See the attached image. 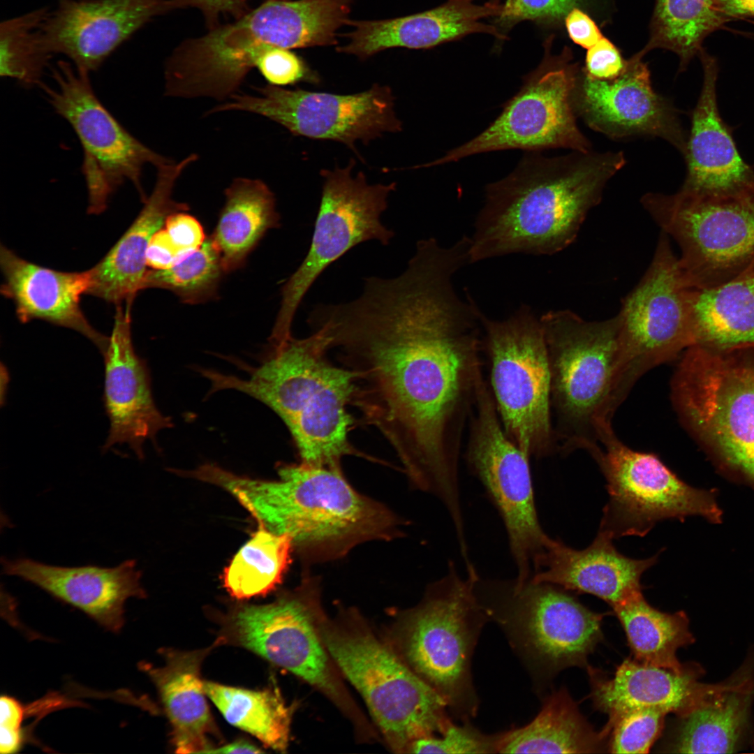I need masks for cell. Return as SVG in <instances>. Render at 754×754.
Returning <instances> with one entry per match:
<instances>
[{"mask_svg": "<svg viewBox=\"0 0 754 754\" xmlns=\"http://www.w3.org/2000/svg\"><path fill=\"white\" fill-rule=\"evenodd\" d=\"M460 267L448 253L419 250L398 276L368 277L357 298L311 315L355 375L350 405L392 448L412 488L444 505L461 498L464 436L485 379L480 309L452 285Z\"/></svg>", "mask_w": 754, "mask_h": 754, "instance_id": "1", "label": "cell"}, {"mask_svg": "<svg viewBox=\"0 0 754 754\" xmlns=\"http://www.w3.org/2000/svg\"><path fill=\"white\" fill-rule=\"evenodd\" d=\"M626 163L622 151H574L554 158L529 151L506 177L487 186L470 263L563 250L575 240L607 183Z\"/></svg>", "mask_w": 754, "mask_h": 754, "instance_id": "2", "label": "cell"}, {"mask_svg": "<svg viewBox=\"0 0 754 754\" xmlns=\"http://www.w3.org/2000/svg\"><path fill=\"white\" fill-rule=\"evenodd\" d=\"M279 479L240 477L207 465L203 481L230 493L259 526L288 535L307 565L340 559L357 546L401 535L402 520L357 491L342 468L299 464L278 468Z\"/></svg>", "mask_w": 754, "mask_h": 754, "instance_id": "3", "label": "cell"}, {"mask_svg": "<svg viewBox=\"0 0 754 754\" xmlns=\"http://www.w3.org/2000/svg\"><path fill=\"white\" fill-rule=\"evenodd\" d=\"M331 339L324 328L274 344L271 355L246 379L211 371L213 391L235 390L265 404L284 422L300 462L341 468L343 458L364 457L351 444L353 422L347 411L355 390L352 371L328 357Z\"/></svg>", "mask_w": 754, "mask_h": 754, "instance_id": "4", "label": "cell"}, {"mask_svg": "<svg viewBox=\"0 0 754 754\" xmlns=\"http://www.w3.org/2000/svg\"><path fill=\"white\" fill-rule=\"evenodd\" d=\"M550 373V404L556 453L577 450L593 458L612 430L614 391L621 318L586 321L570 310L540 318Z\"/></svg>", "mask_w": 754, "mask_h": 754, "instance_id": "5", "label": "cell"}, {"mask_svg": "<svg viewBox=\"0 0 754 754\" xmlns=\"http://www.w3.org/2000/svg\"><path fill=\"white\" fill-rule=\"evenodd\" d=\"M318 27L309 0H265L234 22L179 45L165 63V94L228 99L265 50L310 47Z\"/></svg>", "mask_w": 754, "mask_h": 754, "instance_id": "6", "label": "cell"}, {"mask_svg": "<svg viewBox=\"0 0 754 754\" xmlns=\"http://www.w3.org/2000/svg\"><path fill=\"white\" fill-rule=\"evenodd\" d=\"M674 406L719 464L754 490V345H693L671 383Z\"/></svg>", "mask_w": 754, "mask_h": 754, "instance_id": "7", "label": "cell"}, {"mask_svg": "<svg viewBox=\"0 0 754 754\" xmlns=\"http://www.w3.org/2000/svg\"><path fill=\"white\" fill-rule=\"evenodd\" d=\"M466 574L463 577L449 561L445 575L429 584L421 602L404 614L401 640L406 664L464 717L477 711L471 661L490 616L475 593V566Z\"/></svg>", "mask_w": 754, "mask_h": 754, "instance_id": "8", "label": "cell"}, {"mask_svg": "<svg viewBox=\"0 0 754 754\" xmlns=\"http://www.w3.org/2000/svg\"><path fill=\"white\" fill-rule=\"evenodd\" d=\"M317 628L332 658L363 697L385 738L407 752L419 738L441 734L451 721L445 700L371 633L324 621Z\"/></svg>", "mask_w": 754, "mask_h": 754, "instance_id": "9", "label": "cell"}, {"mask_svg": "<svg viewBox=\"0 0 754 754\" xmlns=\"http://www.w3.org/2000/svg\"><path fill=\"white\" fill-rule=\"evenodd\" d=\"M483 348L489 363L490 390L503 428L530 459L556 453L550 373L540 319L523 304L503 320L480 310Z\"/></svg>", "mask_w": 754, "mask_h": 754, "instance_id": "10", "label": "cell"}, {"mask_svg": "<svg viewBox=\"0 0 754 754\" xmlns=\"http://www.w3.org/2000/svg\"><path fill=\"white\" fill-rule=\"evenodd\" d=\"M641 202L678 243L692 288L722 283L754 265V199L681 188L670 195L646 193Z\"/></svg>", "mask_w": 754, "mask_h": 754, "instance_id": "11", "label": "cell"}, {"mask_svg": "<svg viewBox=\"0 0 754 754\" xmlns=\"http://www.w3.org/2000/svg\"><path fill=\"white\" fill-rule=\"evenodd\" d=\"M52 84L43 82L39 87L80 142L88 212H104L111 196L128 182L145 201L144 167L157 168L172 160L144 145L115 119L96 95L89 71L61 60L52 68Z\"/></svg>", "mask_w": 754, "mask_h": 754, "instance_id": "12", "label": "cell"}, {"mask_svg": "<svg viewBox=\"0 0 754 754\" xmlns=\"http://www.w3.org/2000/svg\"><path fill=\"white\" fill-rule=\"evenodd\" d=\"M691 286L661 231L644 276L624 298L619 314V360L614 387L616 406L650 369L695 344L690 303Z\"/></svg>", "mask_w": 754, "mask_h": 754, "instance_id": "13", "label": "cell"}, {"mask_svg": "<svg viewBox=\"0 0 754 754\" xmlns=\"http://www.w3.org/2000/svg\"><path fill=\"white\" fill-rule=\"evenodd\" d=\"M475 593L489 616L510 626L524 651L550 672L587 667L589 655L603 640L604 614L557 585L479 575Z\"/></svg>", "mask_w": 754, "mask_h": 754, "instance_id": "14", "label": "cell"}, {"mask_svg": "<svg viewBox=\"0 0 754 754\" xmlns=\"http://www.w3.org/2000/svg\"><path fill=\"white\" fill-rule=\"evenodd\" d=\"M594 459L607 482L608 501L598 531L612 539L646 535L659 522L698 516L720 524L723 512L715 489L693 487L653 453L633 450L614 431L601 441Z\"/></svg>", "mask_w": 754, "mask_h": 754, "instance_id": "15", "label": "cell"}, {"mask_svg": "<svg viewBox=\"0 0 754 754\" xmlns=\"http://www.w3.org/2000/svg\"><path fill=\"white\" fill-rule=\"evenodd\" d=\"M354 163L351 161L345 168L320 172L323 185L311 243L304 259L282 288L272 341L292 336L293 320L300 303L330 265L362 242L377 240L387 245L394 235L380 219L396 184H369L362 172L353 175Z\"/></svg>", "mask_w": 754, "mask_h": 754, "instance_id": "16", "label": "cell"}, {"mask_svg": "<svg viewBox=\"0 0 754 754\" xmlns=\"http://www.w3.org/2000/svg\"><path fill=\"white\" fill-rule=\"evenodd\" d=\"M464 459L496 509L507 533L517 581L530 580L533 562L550 537L540 523L530 460L506 435L488 383L480 385L468 427Z\"/></svg>", "mask_w": 754, "mask_h": 754, "instance_id": "17", "label": "cell"}, {"mask_svg": "<svg viewBox=\"0 0 754 754\" xmlns=\"http://www.w3.org/2000/svg\"><path fill=\"white\" fill-rule=\"evenodd\" d=\"M580 69L569 50L552 55L549 50L540 65L524 79L519 91L501 114L474 138L441 158L420 165L429 168L455 162L474 154L511 149L538 151L566 148L591 151L589 140L577 124L572 96Z\"/></svg>", "mask_w": 754, "mask_h": 754, "instance_id": "18", "label": "cell"}, {"mask_svg": "<svg viewBox=\"0 0 754 754\" xmlns=\"http://www.w3.org/2000/svg\"><path fill=\"white\" fill-rule=\"evenodd\" d=\"M320 589L318 577L307 572L294 592L274 603L238 607L224 621L217 641L253 651L343 706L346 697L316 626Z\"/></svg>", "mask_w": 754, "mask_h": 754, "instance_id": "19", "label": "cell"}, {"mask_svg": "<svg viewBox=\"0 0 754 754\" xmlns=\"http://www.w3.org/2000/svg\"><path fill=\"white\" fill-rule=\"evenodd\" d=\"M258 94H235L206 114L243 111L259 114L294 135L342 142L351 149L386 133L401 130L394 110V97L387 86L374 84L353 94L289 89L267 84Z\"/></svg>", "mask_w": 754, "mask_h": 754, "instance_id": "20", "label": "cell"}, {"mask_svg": "<svg viewBox=\"0 0 754 754\" xmlns=\"http://www.w3.org/2000/svg\"><path fill=\"white\" fill-rule=\"evenodd\" d=\"M644 54L627 60L623 73L611 80L592 79L580 69L572 96L575 112L610 138H660L683 154L687 136L678 112L653 89Z\"/></svg>", "mask_w": 754, "mask_h": 754, "instance_id": "21", "label": "cell"}, {"mask_svg": "<svg viewBox=\"0 0 754 754\" xmlns=\"http://www.w3.org/2000/svg\"><path fill=\"white\" fill-rule=\"evenodd\" d=\"M172 10L171 0H57L41 27L51 54L76 67L96 71L154 17Z\"/></svg>", "mask_w": 754, "mask_h": 754, "instance_id": "22", "label": "cell"}, {"mask_svg": "<svg viewBox=\"0 0 754 754\" xmlns=\"http://www.w3.org/2000/svg\"><path fill=\"white\" fill-rule=\"evenodd\" d=\"M128 307L130 304L123 310L118 306L111 336L102 354L103 402L110 421L103 449L126 444L142 458L144 443L172 423L157 408L146 364L133 348Z\"/></svg>", "mask_w": 754, "mask_h": 754, "instance_id": "23", "label": "cell"}, {"mask_svg": "<svg viewBox=\"0 0 754 754\" xmlns=\"http://www.w3.org/2000/svg\"><path fill=\"white\" fill-rule=\"evenodd\" d=\"M699 56L703 83L692 111L690 131L683 154L687 171L681 189L754 199V170L740 156L732 131L718 111L717 61L702 49Z\"/></svg>", "mask_w": 754, "mask_h": 754, "instance_id": "24", "label": "cell"}, {"mask_svg": "<svg viewBox=\"0 0 754 754\" xmlns=\"http://www.w3.org/2000/svg\"><path fill=\"white\" fill-rule=\"evenodd\" d=\"M3 572L28 582L118 633L124 625L125 603L145 592L134 560L112 568L93 565L64 567L30 559H2Z\"/></svg>", "mask_w": 754, "mask_h": 754, "instance_id": "25", "label": "cell"}, {"mask_svg": "<svg viewBox=\"0 0 754 754\" xmlns=\"http://www.w3.org/2000/svg\"><path fill=\"white\" fill-rule=\"evenodd\" d=\"M198 158L191 154L179 162L171 161L156 168L154 188L138 216L105 256L89 269L87 293L116 304H131L144 289L149 243L171 214L189 209L186 203L173 200L172 193L182 172Z\"/></svg>", "mask_w": 754, "mask_h": 754, "instance_id": "26", "label": "cell"}, {"mask_svg": "<svg viewBox=\"0 0 754 754\" xmlns=\"http://www.w3.org/2000/svg\"><path fill=\"white\" fill-rule=\"evenodd\" d=\"M594 707L611 722L636 709L653 708L683 717L704 705L717 683L700 681L704 674L698 663H685L681 672L625 659L611 677L587 666Z\"/></svg>", "mask_w": 754, "mask_h": 754, "instance_id": "27", "label": "cell"}, {"mask_svg": "<svg viewBox=\"0 0 754 754\" xmlns=\"http://www.w3.org/2000/svg\"><path fill=\"white\" fill-rule=\"evenodd\" d=\"M605 533L586 548L577 550L550 538L533 562L531 580L561 586L569 591L595 596L613 607L642 591L643 573L658 554L644 559L620 553Z\"/></svg>", "mask_w": 754, "mask_h": 754, "instance_id": "28", "label": "cell"}, {"mask_svg": "<svg viewBox=\"0 0 754 754\" xmlns=\"http://www.w3.org/2000/svg\"><path fill=\"white\" fill-rule=\"evenodd\" d=\"M472 1L448 0L433 9L392 19L349 20L347 24L353 29L345 35L347 43L337 50L364 59L389 48L427 49L475 33L505 39L495 26L480 22L498 16L502 5L497 1L476 5Z\"/></svg>", "mask_w": 754, "mask_h": 754, "instance_id": "29", "label": "cell"}, {"mask_svg": "<svg viewBox=\"0 0 754 754\" xmlns=\"http://www.w3.org/2000/svg\"><path fill=\"white\" fill-rule=\"evenodd\" d=\"M0 265L4 276L1 293L13 300L22 323L39 319L80 333L103 354L109 337L96 331L80 307V297L90 286L89 270L66 272L27 261L1 245Z\"/></svg>", "mask_w": 754, "mask_h": 754, "instance_id": "30", "label": "cell"}, {"mask_svg": "<svg viewBox=\"0 0 754 754\" xmlns=\"http://www.w3.org/2000/svg\"><path fill=\"white\" fill-rule=\"evenodd\" d=\"M754 702V650L725 681L718 683L709 700L680 717L669 752L726 753L741 748L751 735Z\"/></svg>", "mask_w": 754, "mask_h": 754, "instance_id": "31", "label": "cell"}, {"mask_svg": "<svg viewBox=\"0 0 754 754\" xmlns=\"http://www.w3.org/2000/svg\"><path fill=\"white\" fill-rule=\"evenodd\" d=\"M216 644L191 651L167 650L163 666L145 665L171 724L176 753H207L214 748L211 737L216 732L200 672L205 658Z\"/></svg>", "mask_w": 754, "mask_h": 754, "instance_id": "32", "label": "cell"}, {"mask_svg": "<svg viewBox=\"0 0 754 754\" xmlns=\"http://www.w3.org/2000/svg\"><path fill=\"white\" fill-rule=\"evenodd\" d=\"M695 345H754V265L722 283L691 288Z\"/></svg>", "mask_w": 754, "mask_h": 754, "instance_id": "33", "label": "cell"}, {"mask_svg": "<svg viewBox=\"0 0 754 754\" xmlns=\"http://www.w3.org/2000/svg\"><path fill=\"white\" fill-rule=\"evenodd\" d=\"M568 691L552 693L528 724L503 732L498 753H597L607 748Z\"/></svg>", "mask_w": 754, "mask_h": 754, "instance_id": "34", "label": "cell"}, {"mask_svg": "<svg viewBox=\"0 0 754 754\" xmlns=\"http://www.w3.org/2000/svg\"><path fill=\"white\" fill-rule=\"evenodd\" d=\"M226 202L211 237L226 272L239 268L265 232L279 226L275 196L258 179L239 177L225 190Z\"/></svg>", "mask_w": 754, "mask_h": 754, "instance_id": "35", "label": "cell"}, {"mask_svg": "<svg viewBox=\"0 0 754 754\" xmlns=\"http://www.w3.org/2000/svg\"><path fill=\"white\" fill-rule=\"evenodd\" d=\"M625 631L633 658L639 663L681 672L679 649L695 641L683 611L666 613L652 607L642 591L612 607Z\"/></svg>", "mask_w": 754, "mask_h": 754, "instance_id": "36", "label": "cell"}, {"mask_svg": "<svg viewBox=\"0 0 754 754\" xmlns=\"http://www.w3.org/2000/svg\"><path fill=\"white\" fill-rule=\"evenodd\" d=\"M207 696L231 725L251 734L266 746L287 748L290 710L276 689L254 690L204 681Z\"/></svg>", "mask_w": 754, "mask_h": 754, "instance_id": "37", "label": "cell"}, {"mask_svg": "<svg viewBox=\"0 0 754 754\" xmlns=\"http://www.w3.org/2000/svg\"><path fill=\"white\" fill-rule=\"evenodd\" d=\"M726 18L714 0H656L650 40L642 50L662 48L676 53L680 71L699 54L704 39Z\"/></svg>", "mask_w": 754, "mask_h": 754, "instance_id": "38", "label": "cell"}, {"mask_svg": "<svg viewBox=\"0 0 754 754\" xmlns=\"http://www.w3.org/2000/svg\"><path fill=\"white\" fill-rule=\"evenodd\" d=\"M293 549L288 535L258 526L226 568L224 586L237 599L268 593L281 582Z\"/></svg>", "mask_w": 754, "mask_h": 754, "instance_id": "39", "label": "cell"}, {"mask_svg": "<svg viewBox=\"0 0 754 754\" xmlns=\"http://www.w3.org/2000/svg\"><path fill=\"white\" fill-rule=\"evenodd\" d=\"M49 9L41 7L0 24V75L24 87H39L52 56L41 27Z\"/></svg>", "mask_w": 754, "mask_h": 754, "instance_id": "40", "label": "cell"}, {"mask_svg": "<svg viewBox=\"0 0 754 754\" xmlns=\"http://www.w3.org/2000/svg\"><path fill=\"white\" fill-rule=\"evenodd\" d=\"M226 272L220 253L211 237L167 269L147 271L144 289L160 288L176 294L186 303L204 302L215 295Z\"/></svg>", "mask_w": 754, "mask_h": 754, "instance_id": "41", "label": "cell"}, {"mask_svg": "<svg viewBox=\"0 0 754 754\" xmlns=\"http://www.w3.org/2000/svg\"><path fill=\"white\" fill-rule=\"evenodd\" d=\"M667 713L657 709H636L626 711L601 730L609 736L608 752L612 753H647L659 737Z\"/></svg>", "mask_w": 754, "mask_h": 754, "instance_id": "42", "label": "cell"}, {"mask_svg": "<svg viewBox=\"0 0 754 754\" xmlns=\"http://www.w3.org/2000/svg\"><path fill=\"white\" fill-rule=\"evenodd\" d=\"M502 733L487 735L469 724L457 725L452 720L440 737L419 738L409 746L411 753H495Z\"/></svg>", "mask_w": 754, "mask_h": 754, "instance_id": "43", "label": "cell"}, {"mask_svg": "<svg viewBox=\"0 0 754 754\" xmlns=\"http://www.w3.org/2000/svg\"><path fill=\"white\" fill-rule=\"evenodd\" d=\"M582 0H505L495 27L504 35L517 23L531 20L540 24H558Z\"/></svg>", "mask_w": 754, "mask_h": 754, "instance_id": "44", "label": "cell"}, {"mask_svg": "<svg viewBox=\"0 0 754 754\" xmlns=\"http://www.w3.org/2000/svg\"><path fill=\"white\" fill-rule=\"evenodd\" d=\"M256 68L269 84L293 85L301 82L318 84L320 77L290 49L272 47L260 57Z\"/></svg>", "mask_w": 754, "mask_h": 754, "instance_id": "45", "label": "cell"}, {"mask_svg": "<svg viewBox=\"0 0 754 754\" xmlns=\"http://www.w3.org/2000/svg\"><path fill=\"white\" fill-rule=\"evenodd\" d=\"M626 63L619 50L603 36L587 50L585 66L582 70L592 79L611 80L623 73Z\"/></svg>", "mask_w": 754, "mask_h": 754, "instance_id": "46", "label": "cell"}, {"mask_svg": "<svg viewBox=\"0 0 754 754\" xmlns=\"http://www.w3.org/2000/svg\"><path fill=\"white\" fill-rule=\"evenodd\" d=\"M24 709L15 698L8 695L0 699V752L13 754L18 752L24 744L22 722Z\"/></svg>", "mask_w": 754, "mask_h": 754, "instance_id": "47", "label": "cell"}, {"mask_svg": "<svg viewBox=\"0 0 754 754\" xmlns=\"http://www.w3.org/2000/svg\"><path fill=\"white\" fill-rule=\"evenodd\" d=\"M163 228L174 244L184 254L199 248L206 239L200 223L184 211L171 214Z\"/></svg>", "mask_w": 754, "mask_h": 754, "instance_id": "48", "label": "cell"}, {"mask_svg": "<svg viewBox=\"0 0 754 754\" xmlns=\"http://www.w3.org/2000/svg\"><path fill=\"white\" fill-rule=\"evenodd\" d=\"M248 0H171L172 9L194 7L202 13L209 29L218 26L221 15L238 19L249 12Z\"/></svg>", "mask_w": 754, "mask_h": 754, "instance_id": "49", "label": "cell"}, {"mask_svg": "<svg viewBox=\"0 0 754 754\" xmlns=\"http://www.w3.org/2000/svg\"><path fill=\"white\" fill-rule=\"evenodd\" d=\"M564 22L570 38L585 49L588 50L603 37L593 19L578 7L568 13Z\"/></svg>", "mask_w": 754, "mask_h": 754, "instance_id": "50", "label": "cell"}, {"mask_svg": "<svg viewBox=\"0 0 754 754\" xmlns=\"http://www.w3.org/2000/svg\"><path fill=\"white\" fill-rule=\"evenodd\" d=\"M184 255L163 228L154 235L149 243L146 255L147 265L153 269H167Z\"/></svg>", "mask_w": 754, "mask_h": 754, "instance_id": "51", "label": "cell"}, {"mask_svg": "<svg viewBox=\"0 0 754 754\" xmlns=\"http://www.w3.org/2000/svg\"><path fill=\"white\" fill-rule=\"evenodd\" d=\"M718 12L727 17H754V0H714Z\"/></svg>", "mask_w": 754, "mask_h": 754, "instance_id": "52", "label": "cell"}, {"mask_svg": "<svg viewBox=\"0 0 754 754\" xmlns=\"http://www.w3.org/2000/svg\"><path fill=\"white\" fill-rule=\"evenodd\" d=\"M263 751L247 741L239 739L223 746L214 748L207 753H261Z\"/></svg>", "mask_w": 754, "mask_h": 754, "instance_id": "53", "label": "cell"}, {"mask_svg": "<svg viewBox=\"0 0 754 754\" xmlns=\"http://www.w3.org/2000/svg\"><path fill=\"white\" fill-rule=\"evenodd\" d=\"M269 1H279V0H269Z\"/></svg>", "mask_w": 754, "mask_h": 754, "instance_id": "54", "label": "cell"}, {"mask_svg": "<svg viewBox=\"0 0 754 754\" xmlns=\"http://www.w3.org/2000/svg\"><path fill=\"white\" fill-rule=\"evenodd\" d=\"M491 1H496V0H491Z\"/></svg>", "mask_w": 754, "mask_h": 754, "instance_id": "55", "label": "cell"}]
</instances>
